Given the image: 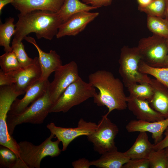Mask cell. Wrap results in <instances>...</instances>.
I'll list each match as a JSON object with an SVG mask.
<instances>
[{
    "label": "cell",
    "mask_w": 168,
    "mask_h": 168,
    "mask_svg": "<svg viewBox=\"0 0 168 168\" xmlns=\"http://www.w3.org/2000/svg\"><path fill=\"white\" fill-rule=\"evenodd\" d=\"M24 39L33 44L38 53V60L41 72L39 80L41 81L48 80L50 75L62 65L60 56L55 50H51L49 53H46L42 50L35 39L32 37L26 36Z\"/></svg>",
    "instance_id": "obj_14"
},
{
    "label": "cell",
    "mask_w": 168,
    "mask_h": 168,
    "mask_svg": "<svg viewBox=\"0 0 168 168\" xmlns=\"http://www.w3.org/2000/svg\"><path fill=\"white\" fill-rule=\"evenodd\" d=\"M129 96L140 99L149 101L153 95V91L151 85L149 83H135L127 87Z\"/></svg>",
    "instance_id": "obj_27"
},
{
    "label": "cell",
    "mask_w": 168,
    "mask_h": 168,
    "mask_svg": "<svg viewBox=\"0 0 168 168\" xmlns=\"http://www.w3.org/2000/svg\"><path fill=\"white\" fill-rule=\"evenodd\" d=\"M11 48L23 68L35 63L38 60V57L34 59L30 58L25 49V46L22 42H19L15 38L12 42Z\"/></svg>",
    "instance_id": "obj_28"
},
{
    "label": "cell",
    "mask_w": 168,
    "mask_h": 168,
    "mask_svg": "<svg viewBox=\"0 0 168 168\" xmlns=\"http://www.w3.org/2000/svg\"><path fill=\"white\" fill-rule=\"evenodd\" d=\"M0 65L2 70L8 73L23 68L12 51L5 53L0 56Z\"/></svg>",
    "instance_id": "obj_29"
},
{
    "label": "cell",
    "mask_w": 168,
    "mask_h": 168,
    "mask_svg": "<svg viewBox=\"0 0 168 168\" xmlns=\"http://www.w3.org/2000/svg\"><path fill=\"white\" fill-rule=\"evenodd\" d=\"M14 21L13 18L9 17L4 23L0 25V45L3 47L5 52L12 51L10 44L11 37L16 32Z\"/></svg>",
    "instance_id": "obj_24"
},
{
    "label": "cell",
    "mask_w": 168,
    "mask_h": 168,
    "mask_svg": "<svg viewBox=\"0 0 168 168\" xmlns=\"http://www.w3.org/2000/svg\"><path fill=\"white\" fill-rule=\"evenodd\" d=\"M147 159L150 168H167V161L165 148L153 150Z\"/></svg>",
    "instance_id": "obj_31"
},
{
    "label": "cell",
    "mask_w": 168,
    "mask_h": 168,
    "mask_svg": "<svg viewBox=\"0 0 168 168\" xmlns=\"http://www.w3.org/2000/svg\"><path fill=\"white\" fill-rule=\"evenodd\" d=\"M138 10L146 13L147 16L164 18L166 9L165 0H153L144 7H138Z\"/></svg>",
    "instance_id": "obj_30"
},
{
    "label": "cell",
    "mask_w": 168,
    "mask_h": 168,
    "mask_svg": "<svg viewBox=\"0 0 168 168\" xmlns=\"http://www.w3.org/2000/svg\"><path fill=\"white\" fill-rule=\"evenodd\" d=\"M53 104L49 88L43 96L31 104L21 113L8 114L7 123L9 134L12 136L16 127L23 123H43L50 113V110Z\"/></svg>",
    "instance_id": "obj_3"
},
{
    "label": "cell",
    "mask_w": 168,
    "mask_h": 168,
    "mask_svg": "<svg viewBox=\"0 0 168 168\" xmlns=\"http://www.w3.org/2000/svg\"><path fill=\"white\" fill-rule=\"evenodd\" d=\"M97 93L95 88L80 77L70 84L52 105L49 113H66Z\"/></svg>",
    "instance_id": "obj_5"
},
{
    "label": "cell",
    "mask_w": 168,
    "mask_h": 168,
    "mask_svg": "<svg viewBox=\"0 0 168 168\" xmlns=\"http://www.w3.org/2000/svg\"><path fill=\"white\" fill-rule=\"evenodd\" d=\"M0 168H27L21 160L11 150L0 146Z\"/></svg>",
    "instance_id": "obj_23"
},
{
    "label": "cell",
    "mask_w": 168,
    "mask_h": 168,
    "mask_svg": "<svg viewBox=\"0 0 168 168\" xmlns=\"http://www.w3.org/2000/svg\"><path fill=\"white\" fill-rule=\"evenodd\" d=\"M167 47H168V54H167V58L166 62V67H168V39H167Z\"/></svg>",
    "instance_id": "obj_41"
},
{
    "label": "cell",
    "mask_w": 168,
    "mask_h": 168,
    "mask_svg": "<svg viewBox=\"0 0 168 168\" xmlns=\"http://www.w3.org/2000/svg\"><path fill=\"white\" fill-rule=\"evenodd\" d=\"M127 108L138 120L154 122L165 119L164 116L150 106L147 100L139 99L130 96H127Z\"/></svg>",
    "instance_id": "obj_17"
},
{
    "label": "cell",
    "mask_w": 168,
    "mask_h": 168,
    "mask_svg": "<svg viewBox=\"0 0 168 168\" xmlns=\"http://www.w3.org/2000/svg\"><path fill=\"white\" fill-rule=\"evenodd\" d=\"M153 0H137L138 7H144L149 4Z\"/></svg>",
    "instance_id": "obj_38"
},
{
    "label": "cell",
    "mask_w": 168,
    "mask_h": 168,
    "mask_svg": "<svg viewBox=\"0 0 168 168\" xmlns=\"http://www.w3.org/2000/svg\"><path fill=\"white\" fill-rule=\"evenodd\" d=\"M97 8L81 2L79 0H64L57 13L63 23L74 14L82 11H89Z\"/></svg>",
    "instance_id": "obj_22"
},
{
    "label": "cell",
    "mask_w": 168,
    "mask_h": 168,
    "mask_svg": "<svg viewBox=\"0 0 168 168\" xmlns=\"http://www.w3.org/2000/svg\"><path fill=\"white\" fill-rule=\"evenodd\" d=\"M54 137L51 133L49 136L39 145L26 141L18 143L19 158L27 168H40L41 161L44 157L48 156L56 157L60 154L62 151L59 147L60 141L58 139L52 141Z\"/></svg>",
    "instance_id": "obj_4"
},
{
    "label": "cell",
    "mask_w": 168,
    "mask_h": 168,
    "mask_svg": "<svg viewBox=\"0 0 168 168\" xmlns=\"http://www.w3.org/2000/svg\"><path fill=\"white\" fill-rule=\"evenodd\" d=\"M141 59L137 47L131 48L125 45L121 49L119 72L126 87L135 83H150L151 78L138 70Z\"/></svg>",
    "instance_id": "obj_6"
},
{
    "label": "cell",
    "mask_w": 168,
    "mask_h": 168,
    "mask_svg": "<svg viewBox=\"0 0 168 168\" xmlns=\"http://www.w3.org/2000/svg\"><path fill=\"white\" fill-rule=\"evenodd\" d=\"M50 82L48 79L38 80L26 90L23 98H16L12 104L8 114L21 113L29 105L43 96L49 88Z\"/></svg>",
    "instance_id": "obj_13"
},
{
    "label": "cell",
    "mask_w": 168,
    "mask_h": 168,
    "mask_svg": "<svg viewBox=\"0 0 168 168\" xmlns=\"http://www.w3.org/2000/svg\"><path fill=\"white\" fill-rule=\"evenodd\" d=\"M84 3L90 4L91 6L97 8L103 6L110 5L112 0H81Z\"/></svg>",
    "instance_id": "obj_34"
},
{
    "label": "cell",
    "mask_w": 168,
    "mask_h": 168,
    "mask_svg": "<svg viewBox=\"0 0 168 168\" xmlns=\"http://www.w3.org/2000/svg\"><path fill=\"white\" fill-rule=\"evenodd\" d=\"M152 87L153 95L149 101L151 106L168 118V88L156 79H151L149 83Z\"/></svg>",
    "instance_id": "obj_19"
},
{
    "label": "cell",
    "mask_w": 168,
    "mask_h": 168,
    "mask_svg": "<svg viewBox=\"0 0 168 168\" xmlns=\"http://www.w3.org/2000/svg\"><path fill=\"white\" fill-rule=\"evenodd\" d=\"M137 47L141 60L148 65L156 68L166 67L167 39L153 34L141 39Z\"/></svg>",
    "instance_id": "obj_8"
},
{
    "label": "cell",
    "mask_w": 168,
    "mask_h": 168,
    "mask_svg": "<svg viewBox=\"0 0 168 168\" xmlns=\"http://www.w3.org/2000/svg\"><path fill=\"white\" fill-rule=\"evenodd\" d=\"M154 144L149 141L147 132H140L133 145L124 153L130 159L147 158L154 150Z\"/></svg>",
    "instance_id": "obj_20"
},
{
    "label": "cell",
    "mask_w": 168,
    "mask_h": 168,
    "mask_svg": "<svg viewBox=\"0 0 168 168\" xmlns=\"http://www.w3.org/2000/svg\"><path fill=\"white\" fill-rule=\"evenodd\" d=\"M8 73L15 78V89L21 95L25 93L27 89L40 79L41 73L38 60L26 68Z\"/></svg>",
    "instance_id": "obj_15"
},
{
    "label": "cell",
    "mask_w": 168,
    "mask_h": 168,
    "mask_svg": "<svg viewBox=\"0 0 168 168\" xmlns=\"http://www.w3.org/2000/svg\"><path fill=\"white\" fill-rule=\"evenodd\" d=\"M14 0H0V14L2 13L3 8L7 4L12 2Z\"/></svg>",
    "instance_id": "obj_37"
},
{
    "label": "cell",
    "mask_w": 168,
    "mask_h": 168,
    "mask_svg": "<svg viewBox=\"0 0 168 168\" xmlns=\"http://www.w3.org/2000/svg\"><path fill=\"white\" fill-rule=\"evenodd\" d=\"M72 165L74 168H89L91 166L90 161L82 158L73 161Z\"/></svg>",
    "instance_id": "obj_35"
},
{
    "label": "cell",
    "mask_w": 168,
    "mask_h": 168,
    "mask_svg": "<svg viewBox=\"0 0 168 168\" xmlns=\"http://www.w3.org/2000/svg\"><path fill=\"white\" fill-rule=\"evenodd\" d=\"M168 127V118L154 122L131 120L126 125L125 128L129 133L144 132L152 133L154 144H156L162 139V135Z\"/></svg>",
    "instance_id": "obj_16"
},
{
    "label": "cell",
    "mask_w": 168,
    "mask_h": 168,
    "mask_svg": "<svg viewBox=\"0 0 168 168\" xmlns=\"http://www.w3.org/2000/svg\"><path fill=\"white\" fill-rule=\"evenodd\" d=\"M164 132V138L156 144H154L153 149L154 150L164 149L168 146V127Z\"/></svg>",
    "instance_id": "obj_36"
},
{
    "label": "cell",
    "mask_w": 168,
    "mask_h": 168,
    "mask_svg": "<svg viewBox=\"0 0 168 168\" xmlns=\"http://www.w3.org/2000/svg\"><path fill=\"white\" fill-rule=\"evenodd\" d=\"M166 9L165 18L168 21V0H165Z\"/></svg>",
    "instance_id": "obj_39"
},
{
    "label": "cell",
    "mask_w": 168,
    "mask_h": 168,
    "mask_svg": "<svg viewBox=\"0 0 168 168\" xmlns=\"http://www.w3.org/2000/svg\"><path fill=\"white\" fill-rule=\"evenodd\" d=\"M149 161L147 158L130 159L122 168H149Z\"/></svg>",
    "instance_id": "obj_32"
},
{
    "label": "cell",
    "mask_w": 168,
    "mask_h": 168,
    "mask_svg": "<svg viewBox=\"0 0 168 168\" xmlns=\"http://www.w3.org/2000/svg\"><path fill=\"white\" fill-rule=\"evenodd\" d=\"M99 15L98 12L82 11L75 13L62 23L56 35L59 39L66 36H75L84 30Z\"/></svg>",
    "instance_id": "obj_12"
},
{
    "label": "cell",
    "mask_w": 168,
    "mask_h": 168,
    "mask_svg": "<svg viewBox=\"0 0 168 168\" xmlns=\"http://www.w3.org/2000/svg\"><path fill=\"white\" fill-rule=\"evenodd\" d=\"M80 77L77 64L74 61L62 65L55 72L54 80L50 82L49 87L50 97L53 104L66 89Z\"/></svg>",
    "instance_id": "obj_10"
},
{
    "label": "cell",
    "mask_w": 168,
    "mask_h": 168,
    "mask_svg": "<svg viewBox=\"0 0 168 168\" xmlns=\"http://www.w3.org/2000/svg\"><path fill=\"white\" fill-rule=\"evenodd\" d=\"M16 82L15 78L8 73L4 72L0 70V86L11 85Z\"/></svg>",
    "instance_id": "obj_33"
},
{
    "label": "cell",
    "mask_w": 168,
    "mask_h": 168,
    "mask_svg": "<svg viewBox=\"0 0 168 168\" xmlns=\"http://www.w3.org/2000/svg\"><path fill=\"white\" fill-rule=\"evenodd\" d=\"M21 95L16 90L14 84L0 87V145L11 150L18 158L20 157L19 146L8 132L7 120L12 104Z\"/></svg>",
    "instance_id": "obj_7"
},
{
    "label": "cell",
    "mask_w": 168,
    "mask_h": 168,
    "mask_svg": "<svg viewBox=\"0 0 168 168\" xmlns=\"http://www.w3.org/2000/svg\"><path fill=\"white\" fill-rule=\"evenodd\" d=\"M97 124L95 122H87L80 119L75 128H64L56 126L53 123L48 124L46 127L51 133L62 142V151H66L70 144L76 138L82 136L91 134L96 129Z\"/></svg>",
    "instance_id": "obj_11"
},
{
    "label": "cell",
    "mask_w": 168,
    "mask_h": 168,
    "mask_svg": "<svg viewBox=\"0 0 168 168\" xmlns=\"http://www.w3.org/2000/svg\"><path fill=\"white\" fill-rule=\"evenodd\" d=\"M119 131L117 126L105 114L98 122L94 131L87 138L92 143L94 151L102 155L118 150L114 140Z\"/></svg>",
    "instance_id": "obj_9"
},
{
    "label": "cell",
    "mask_w": 168,
    "mask_h": 168,
    "mask_svg": "<svg viewBox=\"0 0 168 168\" xmlns=\"http://www.w3.org/2000/svg\"><path fill=\"white\" fill-rule=\"evenodd\" d=\"M130 159L118 150L107 152L98 159L90 161L91 166L99 168H122Z\"/></svg>",
    "instance_id": "obj_21"
},
{
    "label": "cell",
    "mask_w": 168,
    "mask_h": 168,
    "mask_svg": "<svg viewBox=\"0 0 168 168\" xmlns=\"http://www.w3.org/2000/svg\"><path fill=\"white\" fill-rule=\"evenodd\" d=\"M165 149V151H166L167 158V164H168L167 168H168V146L166 147Z\"/></svg>",
    "instance_id": "obj_40"
},
{
    "label": "cell",
    "mask_w": 168,
    "mask_h": 168,
    "mask_svg": "<svg viewBox=\"0 0 168 168\" xmlns=\"http://www.w3.org/2000/svg\"><path fill=\"white\" fill-rule=\"evenodd\" d=\"M147 24L153 34L168 39V21L165 18L147 16Z\"/></svg>",
    "instance_id": "obj_26"
},
{
    "label": "cell",
    "mask_w": 168,
    "mask_h": 168,
    "mask_svg": "<svg viewBox=\"0 0 168 168\" xmlns=\"http://www.w3.org/2000/svg\"><path fill=\"white\" fill-rule=\"evenodd\" d=\"M14 38L19 42L31 33H35L38 39L51 40L56 36L63 21L57 13L34 10L18 15Z\"/></svg>",
    "instance_id": "obj_2"
},
{
    "label": "cell",
    "mask_w": 168,
    "mask_h": 168,
    "mask_svg": "<svg viewBox=\"0 0 168 168\" xmlns=\"http://www.w3.org/2000/svg\"><path fill=\"white\" fill-rule=\"evenodd\" d=\"M88 78L89 82L99 91L93 98L94 102L99 106H105L108 109L106 116L113 110H124L127 108L123 83L111 72L98 70L90 74Z\"/></svg>",
    "instance_id": "obj_1"
},
{
    "label": "cell",
    "mask_w": 168,
    "mask_h": 168,
    "mask_svg": "<svg viewBox=\"0 0 168 168\" xmlns=\"http://www.w3.org/2000/svg\"><path fill=\"white\" fill-rule=\"evenodd\" d=\"M138 70L141 73L152 76L168 88V67H152L141 59L138 64Z\"/></svg>",
    "instance_id": "obj_25"
},
{
    "label": "cell",
    "mask_w": 168,
    "mask_h": 168,
    "mask_svg": "<svg viewBox=\"0 0 168 168\" xmlns=\"http://www.w3.org/2000/svg\"><path fill=\"white\" fill-rule=\"evenodd\" d=\"M64 0H14L11 4L20 13L39 10L57 13Z\"/></svg>",
    "instance_id": "obj_18"
}]
</instances>
